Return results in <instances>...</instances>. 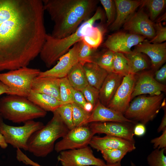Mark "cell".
Masks as SVG:
<instances>
[{"mask_svg":"<svg viewBox=\"0 0 166 166\" xmlns=\"http://www.w3.org/2000/svg\"><path fill=\"white\" fill-rule=\"evenodd\" d=\"M135 12L123 25L124 30L129 33L152 39L155 35L154 23L144 10V7Z\"/></svg>","mask_w":166,"mask_h":166,"instance_id":"4fadbf2b","label":"cell"},{"mask_svg":"<svg viewBox=\"0 0 166 166\" xmlns=\"http://www.w3.org/2000/svg\"><path fill=\"white\" fill-rule=\"evenodd\" d=\"M124 77L113 72L109 73L99 89V100L107 106L121 84Z\"/></svg>","mask_w":166,"mask_h":166,"instance_id":"44dd1931","label":"cell"},{"mask_svg":"<svg viewBox=\"0 0 166 166\" xmlns=\"http://www.w3.org/2000/svg\"><path fill=\"white\" fill-rule=\"evenodd\" d=\"M146 38L140 35L119 31L109 35L104 45L114 53L126 54L131 51L133 46L146 41Z\"/></svg>","mask_w":166,"mask_h":166,"instance_id":"7c38bea8","label":"cell"},{"mask_svg":"<svg viewBox=\"0 0 166 166\" xmlns=\"http://www.w3.org/2000/svg\"><path fill=\"white\" fill-rule=\"evenodd\" d=\"M136 124L117 122H94L91 123L89 126L94 134L104 133L135 143L133 129Z\"/></svg>","mask_w":166,"mask_h":166,"instance_id":"8fae6325","label":"cell"},{"mask_svg":"<svg viewBox=\"0 0 166 166\" xmlns=\"http://www.w3.org/2000/svg\"><path fill=\"white\" fill-rule=\"evenodd\" d=\"M73 103L84 108L87 101L81 92L73 88Z\"/></svg>","mask_w":166,"mask_h":166,"instance_id":"60d3db41","label":"cell"},{"mask_svg":"<svg viewBox=\"0 0 166 166\" xmlns=\"http://www.w3.org/2000/svg\"><path fill=\"white\" fill-rule=\"evenodd\" d=\"M40 72L38 69L24 67L0 73V81L9 87L8 95L27 98L31 92L34 79Z\"/></svg>","mask_w":166,"mask_h":166,"instance_id":"52a82bcc","label":"cell"},{"mask_svg":"<svg viewBox=\"0 0 166 166\" xmlns=\"http://www.w3.org/2000/svg\"><path fill=\"white\" fill-rule=\"evenodd\" d=\"M81 91L86 101L94 107L99 100V90L88 85Z\"/></svg>","mask_w":166,"mask_h":166,"instance_id":"74e56055","label":"cell"},{"mask_svg":"<svg viewBox=\"0 0 166 166\" xmlns=\"http://www.w3.org/2000/svg\"><path fill=\"white\" fill-rule=\"evenodd\" d=\"M89 145L98 151L106 149H120L128 152L135 150V143L123 138L106 135L103 137L93 136Z\"/></svg>","mask_w":166,"mask_h":166,"instance_id":"ac0fdd59","label":"cell"},{"mask_svg":"<svg viewBox=\"0 0 166 166\" xmlns=\"http://www.w3.org/2000/svg\"><path fill=\"white\" fill-rule=\"evenodd\" d=\"M94 108V107L91 104L87 102L85 104L83 109L89 113H91Z\"/></svg>","mask_w":166,"mask_h":166,"instance_id":"7dc6e473","label":"cell"},{"mask_svg":"<svg viewBox=\"0 0 166 166\" xmlns=\"http://www.w3.org/2000/svg\"><path fill=\"white\" fill-rule=\"evenodd\" d=\"M30 166H34V165H31Z\"/></svg>","mask_w":166,"mask_h":166,"instance_id":"f5cc1de1","label":"cell"},{"mask_svg":"<svg viewBox=\"0 0 166 166\" xmlns=\"http://www.w3.org/2000/svg\"><path fill=\"white\" fill-rule=\"evenodd\" d=\"M136 80V74H129L124 77L113 97L106 107L123 114L130 103Z\"/></svg>","mask_w":166,"mask_h":166,"instance_id":"5bb4252c","label":"cell"},{"mask_svg":"<svg viewBox=\"0 0 166 166\" xmlns=\"http://www.w3.org/2000/svg\"><path fill=\"white\" fill-rule=\"evenodd\" d=\"M155 79L161 84L165 82L166 80V65H164L160 69L156 71Z\"/></svg>","mask_w":166,"mask_h":166,"instance_id":"b9f144b4","label":"cell"},{"mask_svg":"<svg viewBox=\"0 0 166 166\" xmlns=\"http://www.w3.org/2000/svg\"><path fill=\"white\" fill-rule=\"evenodd\" d=\"M78 62L82 65L87 63L93 62L98 54L97 49L93 48L85 43L82 40L79 42Z\"/></svg>","mask_w":166,"mask_h":166,"instance_id":"f1b7e54d","label":"cell"},{"mask_svg":"<svg viewBox=\"0 0 166 166\" xmlns=\"http://www.w3.org/2000/svg\"><path fill=\"white\" fill-rule=\"evenodd\" d=\"M72 118L74 127L84 125L85 121L89 117L91 113L76 104L72 103Z\"/></svg>","mask_w":166,"mask_h":166,"instance_id":"836d02e7","label":"cell"},{"mask_svg":"<svg viewBox=\"0 0 166 166\" xmlns=\"http://www.w3.org/2000/svg\"><path fill=\"white\" fill-rule=\"evenodd\" d=\"M94 135L86 125L74 127L69 130L61 140L55 144L54 150L60 152L86 147Z\"/></svg>","mask_w":166,"mask_h":166,"instance_id":"30bf717a","label":"cell"},{"mask_svg":"<svg viewBox=\"0 0 166 166\" xmlns=\"http://www.w3.org/2000/svg\"><path fill=\"white\" fill-rule=\"evenodd\" d=\"M107 164H112L121 162L128 152L120 149H106L101 151Z\"/></svg>","mask_w":166,"mask_h":166,"instance_id":"d6a6232c","label":"cell"},{"mask_svg":"<svg viewBox=\"0 0 166 166\" xmlns=\"http://www.w3.org/2000/svg\"><path fill=\"white\" fill-rule=\"evenodd\" d=\"M164 108V114L162 118L161 123L159 126L157 131L158 133L163 131L164 130L166 129V107Z\"/></svg>","mask_w":166,"mask_h":166,"instance_id":"ee69618b","label":"cell"},{"mask_svg":"<svg viewBox=\"0 0 166 166\" xmlns=\"http://www.w3.org/2000/svg\"><path fill=\"white\" fill-rule=\"evenodd\" d=\"M31 91L53 96L60 101L59 79L52 77H37L32 85Z\"/></svg>","mask_w":166,"mask_h":166,"instance_id":"7402d4cb","label":"cell"},{"mask_svg":"<svg viewBox=\"0 0 166 166\" xmlns=\"http://www.w3.org/2000/svg\"><path fill=\"white\" fill-rule=\"evenodd\" d=\"M9 92L8 86L0 81V95L4 93L8 95Z\"/></svg>","mask_w":166,"mask_h":166,"instance_id":"f6af8a7d","label":"cell"},{"mask_svg":"<svg viewBox=\"0 0 166 166\" xmlns=\"http://www.w3.org/2000/svg\"><path fill=\"white\" fill-rule=\"evenodd\" d=\"M55 111L58 114L69 130L74 128L73 122L72 103L62 105L58 107Z\"/></svg>","mask_w":166,"mask_h":166,"instance_id":"e575fe53","label":"cell"},{"mask_svg":"<svg viewBox=\"0 0 166 166\" xmlns=\"http://www.w3.org/2000/svg\"><path fill=\"white\" fill-rule=\"evenodd\" d=\"M47 112L36 105L27 97L7 95L0 98V115L15 123L44 117Z\"/></svg>","mask_w":166,"mask_h":166,"instance_id":"5b68a950","label":"cell"},{"mask_svg":"<svg viewBox=\"0 0 166 166\" xmlns=\"http://www.w3.org/2000/svg\"><path fill=\"white\" fill-rule=\"evenodd\" d=\"M164 94L153 96L140 95L130 103L123 115L127 119L145 125L153 120L163 106Z\"/></svg>","mask_w":166,"mask_h":166,"instance_id":"8992f818","label":"cell"},{"mask_svg":"<svg viewBox=\"0 0 166 166\" xmlns=\"http://www.w3.org/2000/svg\"><path fill=\"white\" fill-rule=\"evenodd\" d=\"M83 66L89 84L99 90L109 73L94 63H87Z\"/></svg>","mask_w":166,"mask_h":166,"instance_id":"603a6c76","label":"cell"},{"mask_svg":"<svg viewBox=\"0 0 166 166\" xmlns=\"http://www.w3.org/2000/svg\"><path fill=\"white\" fill-rule=\"evenodd\" d=\"M106 166H121V162H119L117 163L112 164H106ZM131 166H136L133 162H131Z\"/></svg>","mask_w":166,"mask_h":166,"instance_id":"c3c4849f","label":"cell"},{"mask_svg":"<svg viewBox=\"0 0 166 166\" xmlns=\"http://www.w3.org/2000/svg\"><path fill=\"white\" fill-rule=\"evenodd\" d=\"M114 1L116 15L114 22L109 26L112 31L119 30L142 4V0H114Z\"/></svg>","mask_w":166,"mask_h":166,"instance_id":"d6986e66","label":"cell"},{"mask_svg":"<svg viewBox=\"0 0 166 166\" xmlns=\"http://www.w3.org/2000/svg\"><path fill=\"white\" fill-rule=\"evenodd\" d=\"M113 68V73L124 77L129 74L127 59L124 54L114 53Z\"/></svg>","mask_w":166,"mask_h":166,"instance_id":"4dcf8cb0","label":"cell"},{"mask_svg":"<svg viewBox=\"0 0 166 166\" xmlns=\"http://www.w3.org/2000/svg\"><path fill=\"white\" fill-rule=\"evenodd\" d=\"M27 164L28 165H32L34 166H42L39 165L38 163L33 161L30 159L28 160L27 161Z\"/></svg>","mask_w":166,"mask_h":166,"instance_id":"681fc988","label":"cell"},{"mask_svg":"<svg viewBox=\"0 0 166 166\" xmlns=\"http://www.w3.org/2000/svg\"><path fill=\"white\" fill-rule=\"evenodd\" d=\"M162 132V133L160 136L155 138L151 140V143L153 144L154 149L166 148V129Z\"/></svg>","mask_w":166,"mask_h":166,"instance_id":"ab89813d","label":"cell"},{"mask_svg":"<svg viewBox=\"0 0 166 166\" xmlns=\"http://www.w3.org/2000/svg\"><path fill=\"white\" fill-rule=\"evenodd\" d=\"M124 54L127 59L129 74H136L150 66L148 58L142 53L133 50Z\"/></svg>","mask_w":166,"mask_h":166,"instance_id":"d4e9b609","label":"cell"},{"mask_svg":"<svg viewBox=\"0 0 166 166\" xmlns=\"http://www.w3.org/2000/svg\"><path fill=\"white\" fill-rule=\"evenodd\" d=\"M102 10L98 7L93 16L84 21L77 30L64 38L57 39L46 34L45 42L39 53L42 60L50 68L66 53L72 45L82 40L83 37L91 31L96 21L104 19Z\"/></svg>","mask_w":166,"mask_h":166,"instance_id":"3957f363","label":"cell"},{"mask_svg":"<svg viewBox=\"0 0 166 166\" xmlns=\"http://www.w3.org/2000/svg\"><path fill=\"white\" fill-rule=\"evenodd\" d=\"M114 53L108 49L103 53L97 55L93 61L108 73L113 72V61Z\"/></svg>","mask_w":166,"mask_h":166,"instance_id":"f546056e","label":"cell"},{"mask_svg":"<svg viewBox=\"0 0 166 166\" xmlns=\"http://www.w3.org/2000/svg\"><path fill=\"white\" fill-rule=\"evenodd\" d=\"M163 20H166L165 13V14H163V16H162L160 18L158 19V21L157 22H161V21Z\"/></svg>","mask_w":166,"mask_h":166,"instance_id":"f907efd6","label":"cell"},{"mask_svg":"<svg viewBox=\"0 0 166 166\" xmlns=\"http://www.w3.org/2000/svg\"><path fill=\"white\" fill-rule=\"evenodd\" d=\"M152 70L144 71L136 76V80L131 96V100L140 95H157L165 92L166 86L157 81Z\"/></svg>","mask_w":166,"mask_h":166,"instance_id":"9a60e30c","label":"cell"},{"mask_svg":"<svg viewBox=\"0 0 166 166\" xmlns=\"http://www.w3.org/2000/svg\"><path fill=\"white\" fill-rule=\"evenodd\" d=\"M155 30V37L149 42L152 43H161L166 40V27L161 22L154 23Z\"/></svg>","mask_w":166,"mask_h":166,"instance_id":"f35d334b","label":"cell"},{"mask_svg":"<svg viewBox=\"0 0 166 166\" xmlns=\"http://www.w3.org/2000/svg\"><path fill=\"white\" fill-rule=\"evenodd\" d=\"M57 160L62 166H106L102 159L96 157L88 146L60 152Z\"/></svg>","mask_w":166,"mask_h":166,"instance_id":"9c48e42d","label":"cell"},{"mask_svg":"<svg viewBox=\"0 0 166 166\" xmlns=\"http://www.w3.org/2000/svg\"><path fill=\"white\" fill-rule=\"evenodd\" d=\"M44 126L43 123L33 120L27 121L21 126L8 125L0 115V132L6 143L14 148L27 150V143L32 135Z\"/></svg>","mask_w":166,"mask_h":166,"instance_id":"ba28073f","label":"cell"},{"mask_svg":"<svg viewBox=\"0 0 166 166\" xmlns=\"http://www.w3.org/2000/svg\"><path fill=\"white\" fill-rule=\"evenodd\" d=\"M166 149H155L147 158L148 166H166V156L164 154Z\"/></svg>","mask_w":166,"mask_h":166,"instance_id":"d590c367","label":"cell"},{"mask_svg":"<svg viewBox=\"0 0 166 166\" xmlns=\"http://www.w3.org/2000/svg\"><path fill=\"white\" fill-rule=\"evenodd\" d=\"M73 89L69 84L67 77L59 78L60 99L63 104H71L73 103Z\"/></svg>","mask_w":166,"mask_h":166,"instance_id":"1f68e13d","label":"cell"},{"mask_svg":"<svg viewBox=\"0 0 166 166\" xmlns=\"http://www.w3.org/2000/svg\"><path fill=\"white\" fill-rule=\"evenodd\" d=\"M106 13L107 20V26H110L115 20L116 15V10L114 0H100Z\"/></svg>","mask_w":166,"mask_h":166,"instance_id":"8d00e7d4","label":"cell"},{"mask_svg":"<svg viewBox=\"0 0 166 166\" xmlns=\"http://www.w3.org/2000/svg\"><path fill=\"white\" fill-rule=\"evenodd\" d=\"M8 146L4 138L0 132V147L3 149L6 148Z\"/></svg>","mask_w":166,"mask_h":166,"instance_id":"bcb514c9","label":"cell"},{"mask_svg":"<svg viewBox=\"0 0 166 166\" xmlns=\"http://www.w3.org/2000/svg\"><path fill=\"white\" fill-rule=\"evenodd\" d=\"M134 50L146 54L150 58L152 70H158L166 60V43H152L147 41L135 46Z\"/></svg>","mask_w":166,"mask_h":166,"instance_id":"e0dca14e","label":"cell"},{"mask_svg":"<svg viewBox=\"0 0 166 166\" xmlns=\"http://www.w3.org/2000/svg\"><path fill=\"white\" fill-rule=\"evenodd\" d=\"M53 113L51 120L33 133L28 140L27 151L36 157H44L52 152L56 140L69 130L58 114L56 111Z\"/></svg>","mask_w":166,"mask_h":166,"instance_id":"277c9868","label":"cell"},{"mask_svg":"<svg viewBox=\"0 0 166 166\" xmlns=\"http://www.w3.org/2000/svg\"><path fill=\"white\" fill-rule=\"evenodd\" d=\"M117 122L137 123L126 118L124 115L102 104L99 100L84 125L94 122Z\"/></svg>","mask_w":166,"mask_h":166,"instance_id":"ffe728a7","label":"cell"},{"mask_svg":"<svg viewBox=\"0 0 166 166\" xmlns=\"http://www.w3.org/2000/svg\"><path fill=\"white\" fill-rule=\"evenodd\" d=\"M27 98L46 112L50 111L53 113L59 106L65 104L53 96L35 93L31 91Z\"/></svg>","mask_w":166,"mask_h":166,"instance_id":"cb8c5ba5","label":"cell"},{"mask_svg":"<svg viewBox=\"0 0 166 166\" xmlns=\"http://www.w3.org/2000/svg\"><path fill=\"white\" fill-rule=\"evenodd\" d=\"M146 129L145 125L140 123H137L135 125L133 129V133L138 136H141L144 135L146 132Z\"/></svg>","mask_w":166,"mask_h":166,"instance_id":"7bdbcfd3","label":"cell"},{"mask_svg":"<svg viewBox=\"0 0 166 166\" xmlns=\"http://www.w3.org/2000/svg\"><path fill=\"white\" fill-rule=\"evenodd\" d=\"M42 0H0V71L27 67L46 34Z\"/></svg>","mask_w":166,"mask_h":166,"instance_id":"6da1fadb","label":"cell"},{"mask_svg":"<svg viewBox=\"0 0 166 166\" xmlns=\"http://www.w3.org/2000/svg\"><path fill=\"white\" fill-rule=\"evenodd\" d=\"M44 9L54 25L50 35L61 39L74 33L83 21H85L95 10L96 0H43Z\"/></svg>","mask_w":166,"mask_h":166,"instance_id":"7a4b0ae2","label":"cell"},{"mask_svg":"<svg viewBox=\"0 0 166 166\" xmlns=\"http://www.w3.org/2000/svg\"><path fill=\"white\" fill-rule=\"evenodd\" d=\"M105 32L103 26H93L91 31L84 36L82 40L91 48L97 49L102 42Z\"/></svg>","mask_w":166,"mask_h":166,"instance_id":"4316f807","label":"cell"},{"mask_svg":"<svg viewBox=\"0 0 166 166\" xmlns=\"http://www.w3.org/2000/svg\"><path fill=\"white\" fill-rule=\"evenodd\" d=\"M67 77L74 89L81 91L89 84L83 65L78 62L72 68Z\"/></svg>","mask_w":166,"mask_h":166,"instance_id":"484cf974","label":"cell"},{"mask_svg":"<svg viewBox=\"0 0 166 166\" xmlns=\"http://www.w3.org/2000/svg\"><path fill=\"white\" fill-rule=\"evenodd\" d=\"M79 42L75 44L59 58L54 67L46 71H41L38 77H52L59 79L67 77L72 68L79 62Z\"/></svg>","mask_w":166,"mask_h":166,"instance_id":"2e32d148","label":"cell"},{"mask_svg":"<svg viewBox=\"0 0 166 166\" xmlns=\"http://www.w3.org/2000/svg\"><path fill=\"white\" fill-rule=\"evenodd\" d=\"M141 6L148 10L149 18L153 22L162 12L166 6L165 0H142Z\"/></svg>","mask_w":166,"mask_h":166,"instance_id":"83f0119b","label":"cell"},{"mask_svg":"<svg viewBox=\"0 0 166 166\" xmlns=\"http://www.w3.org/2000/svg\"><path fill=\"white\" fill-rule=\"evenodd\" d=\"M140 166H143V165H141Z\"/></svg>","mask_w":166,"mask_h":166,"instance_id":"816d5d0a","label":"cell"}]
</instances>
